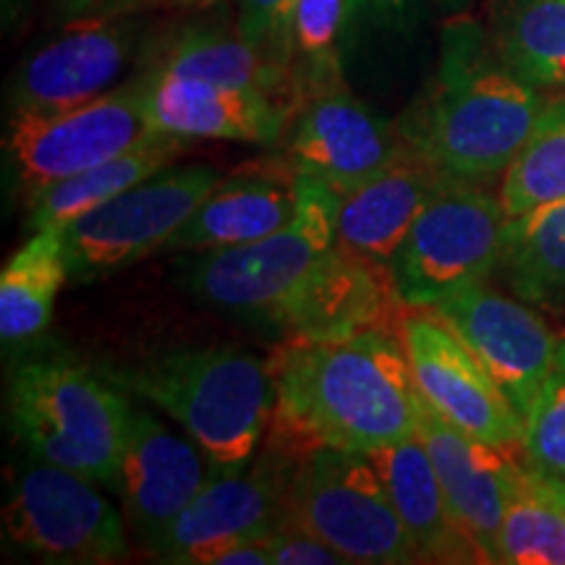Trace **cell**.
I'll return each mask as SVG.
<instances>
[{
	"label": "cell",
	"mask_w": 565,
	"mask_h": 565,
	"mask_svg": "<svg viewBox=\"0 0 565 565\" xmlns=\"http://www.w3.org/2000/svg\"><path fill=\"white\" fill-rule=\"evenodd\" d=\"M267 435L288 448L370 450L419 435L424 398L398 330L335 341H282L270 356Z\"/></svg>",
	"instance_id": "6da1fadb"
},
{
	"label": "cell",
	"mask_w": 565,
	"mask_h": 565,
	"mask_svg": "<svg viewBox=\"0 0 565 565\" xmlns=\"http://www.w3.org/2000/svg\"><path fill=\"white\" fill-rule=\"evenodd\" d=\"M545 103L498 58L477 21L456 17L443 26L433 79L395 129L404 150L448 179L490 183L524 147Z\"/></svg>",
	"instance_id": "7a4b0ae2"
},
{
	"label": "cell",
	"mask_w": 565,
	"mask_h": 565,
	"mask_svg": "<svg viewBox=\"0 0 565 565\" xmlns=\"http://www.w3.org/2000/svg\"><path fill=\"white\" fill-rule=\"evenodd\" d=\"M121 391L168 414L207 456L212 475L238 471L257 454L273 422L270 359L212 345L154 353L124 366H100Z\"/></svg>",
	"instance_id": "3957f363"
},
{
	"label": "cell",
	"mask_w": 565,
	"mask_h": 565,
	"mask_svg": "<svg viewBox=\"0 0 565 565\" xmlns=\"http://www.w3.org/2000/svg\"><path fill=\"white\" fill-rule=\"evenodd\" d=\"M134 404L129 393L61 353L21 362L9 383V422L38 461L108 487L121 461Z\"/></svg>",
	"instance_id": "277c9868"
},
{
	"label": "cell",
	"mask_w": 565,
	"mask_h": 565,
	"mask_svg": "<svg viewBox=\"0 0 565 565\" xmlns=\"http://www.w3.org/2000/svg\"><path fill=\"white\" fill-rule=\"evenodd\" d=\"M338 202L333 189L299 175V210L291 223L259 242L194 252L183 265V286L221 312L267 324L335 246Z\"/></svg>",
	"instance_id": "5b68a950"
},
{
	"label": "cell",
	"mask_w": 565,
	"mask_h": 565,
	"mask_svg": "<svg viewBox=\"0 0 565 565\" xmlns=\"http://www.w3.org/2000/svg\"><path fill=\"white\" fill-rule=\"evenodd\" d=\"M286 521L330 545L345 563H424L383 477L362 450L315 445L296 458Z\"/></svg>",
	"instance_id": "8992f818"
},
{
	"label": "cell",
	"mask_w": 565,
	"mask_h": 565,
	"mask_svg": "<svg viewBox=\"0 0 565 565\" xmlns=\"http://www.w3.org/2000/svg\"><path fill=\"white\" fill-rule=\"evenodd\" d=\"M505 210L482 181L445 179L387 263L406 309H433L484 282L503 252Z\"/></svg>",
	"instance_id": "52a82bcc"
},
{
	"label": "cell",
	"mask_w": 565,
	"mask_h": 565,
	"mask_svg": "<svg viewBox=\"0 0 565 565\" xmlns=\"http://www.w3.org/2000/svg\"><path fill=\"white\" fill-rule=\"evenodd\" d=\"M103 484L32 458L19 471L3 511L13 545L45 563L116 565L131 557L124 511Z\"/></svg>",
	"instance_id": "ba28073f"
},
{
	"label": "cell",
	"mask_w": 565,
	"mask_h": 565,
	"mask_svg": "<svg viewBox=\"0 0 565 565\" xmlns=\"http://www.w3.org/2000/svg\"><path fill=\"white\" fill-rule=\"evenodd\" d=\"M145 74L74 108L13 113L6 160L26 196L116 158L154 129L147 124Z\"/></svg>",
	"instance_id": "9c48e42d"
},
{
	"label": "cell",
	"mask_w": 565,
	"mask_h": 565,
	"mask_svg": "<svg viewBox=\"0 0 565 565\" xmlns=\"http://www.w3.org/2000/svg\"><path fill=\"white\" fill-rule=\"evenodd\" d=\"M223 175L212 166H168L63 228L68 275L92 282L166 249Z\"/></svg>",
	"instance_id": "30bf717a"
},
{
	"label": "cell",
	"mask_w": 565,
	"mask_h": 565,
	"mask_svg": "<svg viewBox=\"0 0 565 565\" xmlns=\"http://www.w3.org/2000/svg\"><path fill=\"white\" fill-rule=\"evenodd\" d=\"M303 450L267 437L265 454L238 471L212 475L173 521L152 557L171 565H215L225 550L265 540L286 521V494Z\"/></svg>",
	"instance_id": "8fae6325"
},
{
	"label": "cell",
	"mask_w": 565,
	"mask_h": 565,
	"mask_svg": "<svg viewBox=\"0 0 565 565\" xmlns=\"http://www.w3.org/2000/svg\"><path fill=\"white\" fill-rule=\"evenodd\" d=\"M280 145L296 175L322 183L338 196L404 152L395 124L359 100L345 76L296 97Z\"/></svg>",
	"instance_id": "7c38bea8"
},
{
	"label": "cell",
	"mask_w": 565,
	"mask_h": 565,
	"mask_svg": "<svg viewBox=\"0 0 565 565\" xmlns=\"http://www.w3.org/2000/svg\"><path fill=\"white\" fill-rule=\"evenodd\" d=\"M398 335L424 404L475 440L521 450L524 416L440 315L406 309Z\"/></svg>",
	"instance_id": "4fadbf2b"
},
{
	"label": "cell",
	"mask_w": 565,
	"mask_h": 565,
	"mask_svg": "<svg viewBox=\"0 0 565 565\" xmlns=\"http://www.w3.org/2000/svg\"><path fill=\"white\" fill-rule=\"evenodd\" d=\"M137 47L131 13L68 21L63 32L32 51L9 82V116L47 113L89 103L116 87Z\"/></svg>",
	"instance_id": "5bb4252c"
},
{
	"label": "cell",
	"mask_w": 565,
	"mask_h": 565,
	"mask_svg": "<svg viewBox=\"0 0 565 565\" xmlns=\"http://www.w3.org/2000/svg\"><path fill=\"white\" fill-rule=\"evenodd\" d=\"M433 312L461 335L515 412L526 416L561 356V338L547 322L519 296L511 299L484 282L448 296Z\"/></svg>",
	"instance_id": "9a60e30c"
},
{
	"label": "cell",
	"mask_w": 565,
	"mask_h": 565,
	"mask_svg": "<svg viewBox=\"0 0 565 565\" xmlns=\"http://www.w3.org/2000/svg\"><path fill=\"white\" fill-rule=\"evenodd\" d=\"M210 477L207 456L192 437L175 435L152 412L134 406L110 490L121 500L129 532L147 553H154Z\"/></svg>",
	"instance_id": "2e32d148"
},
{
	"label": "cell",
	"mask_w": 565,
	"mask_h": 565,
	"mask_svg": "<svg viewBox=\"0 0 565 565\" xmlns=\"http://www.w3.org/2000/svg\"><path fill=\"white\" fill-rule=\"evenodd\" d=\"M406 307L385 265L333 246L273 315L282 341H335L370 330H398Z\"/></svg>",
	"instance_id": "e0dca14e"
},
{
	"label": "cell",
	"mask_w": 565,
	"mask_h": 565,
	"mask_svg": "<svg viewBox=\"0 0 565 565\" xmlns=\"http://www.w3.org/2000/svg\"><path fill=\"white\" fill-rule=\"evenodd\" d=\"M419 440L427 448L458 526L482 563H498V536L508 494L524 469L519 450L475 440L424 404Z\"/></svg>",
	"instance_id": "ac0fdd59"
},
{
	"label": "cell",
	"mask_w": 565,
	"mask_h": 565,
	"mask_svg": "<svg viewBox=\"0 0 565 565\" xmlns=\"http://www.w3.org/2000/svg\"><path fill=\"white\" fill-rule=\"evenodd\" d=\"M145 108L150 129L179 139H228L280 145L291 105L257 89L145 71Z\"/></svg>",
	"instance_id": "d6986e66"
},
{
	"label": "cell",
	"mask_w": 565,
	"mask_h": 565,
	"mask_svg": "<svg viewBox=\"0 0 565 565\" xmlns=\"http://www.w3.org/2000/svg\"><path fill=\"white\" fill-rule=\"evenodd\" d=\"M299 210V175L286 158L223 175L192 212L168 252L233 249L280 231Z\"/></svg>",
	"instance_id": "ffe728a7"
},
{
	"label": "cell",
	"mask_w": 565,
	"mask_h": 565,
	"mask_svg": "<svg viewBox=\"0 0 565 565\" xmlns=\"http://www.w3.org/2000/svg\"><path fill=\"white\" fill-rule=\"evenodd\" d=\"M445 179L448 175L427 160L404 150L383 171L341 194L335 244L387 267L424 204L433 200Z\"/></svg>",
	"instance_id": "44dd1931"
},
{
	"label": "cell",
	"mask_w": 565,
	"mask_h": 565,
	"mask_svg": "<svg viewBox=\"0 0 565 565\" xmlns=\"http://www.w3.org/2000/svg\"><path fill=\"white\" fill-rule=\"evenodd\" d=\"M395 511L419 547L424 563H482L479 550L458 526L440 479L419 435L370 450Z\"/></svg>",
	"instance_id": "7402d4cb"
},
{
	"label": "cell",
	"mask_w": 565,
	"mask_h": 565,
	"mask_svg": "<svg viewBox=\"0 0 565 565\" xmlns=\"http://www.w3.org/2000/svg\"><path fill=\"white\" fill-rule=\"evenodd\" d=\"M183 147H186V139L152 131L131 150L116 154V158L89 168V171L68 175V179L40 189L30 196L32 228H66L76 217L116 200L118 194L129 192L131 186L171 166V160L183 152Z\"/></svg>",
	"instance_id": "603a6c76"
},
{
	"label": "cell",
	"mask_w": 565,
	"mask_h": 565,
	"mask_svg": "<svg viewBox=\"0 0 565 565\" xmlns=\"http://www.w3.org/2000/svg\"><path fill=\"white\" fill-rule=\"evenodd\" d=\"M152 71L183 76V79L225 84V87L257 89L280 97L294 110L291 71L259 53L238 32L228 34L217 26L183 30L154 55Z\"/></svg>",
	"instance_id": "cb8c5ba5"
},
{
	"label": "cell",
	"mask_w": 565,
	"mask_h": 565,
	"mask_svg": "<svg viewBox=\"0 0 565 565\" xmlns=\"http://www.w3.org/2000/svg\"><path fill=\"white\" fill-rule=\"evenodd\" d=\"M68 259L63 228H42L17 249L0 273V341L17 349L45 333L66 286Z\"/></svg>",
	"instance_id": "d4e9b609"
},
{
	"label": "cell",
	"mask_w": 565,
	"mask_h": 565,
	"mask_svg": "<svg viewBox=\"0 0 565 565\" xmlns=\"http://www.w3.org/2000/svg\"><path fill=\"white\" fill-rule=\"evenodd\" d=\"M498 273L521 301L550 312L565 309V200L505 223Z\"/></svg>",
	"instance_id": "484cf974"
},
{
	"label": "cell",
	"mask_w": 565,
	"mask_h": 565,
	"mask_svg": "<svg viewBox=\"0 0 565 565\" xmlns=\"http://www.w3.org/2000/svg\"><path fill=\"white\" fill-rule=\"evenodd\" d=\"M498 58L536 89H565V0H490Z\"/></svg>",
	"instance_id": "4316f807"
},
{
	"label": "cell",
	"mask_w": 565,
	"mask_h": 565,
	"mask_svg": "<svg viewBox=\"0 0 565 565\" xmlns=\"http://www.w3.org/2000/svg\"><path fill=\"white\" fill-rule=\"evenodd\" d=\"M498 563L565 565V508L545 479L521 469L508 494L498 536Z\"/></svg>",
	"instance_id": "83f0119b"
},
{
	"label": "cell",
	"mask_w": 565,
	"mask_h": 565,
	"mask_svg": "<svg viewBox=\"0 0 565 565\" xmlns=\"http://www.w3.org/2000/svg\"><path fill=\"white\" fill-rule=\"evenodd\" d=\"M505 217L565 200V97L547 100L519 154L500 175Z\"/></svg>",
	"instance_id": "f1b7e54d"
},
{
	"label": "cell",
	"mask_w": 565,
	"mask_h": 565,
	"mask_svg": "<svg viewBox=\"0 0 565 565\" xmlns=\"http://www.w3.org/2000/svg\"><path fill=\"white\" fill-rule=\"evenodd\" d=\"M345 0H299L294 13L291 89L294 100L317 84L345 76L341 55Z\"/></svg>",
	"instance_id": "f546056e"
},
{
	"label": "cell",
	"mask_w": 565,
	"mask_h": 565,
	"mask_svg": "<svg viewBox=\"0 0 565 565\" xmlns=\"http://www.w3.org/2000/svg\"><path fill=\"white\" fill-rule=\"evenodd\" d=\"M427 0H345L341 55L343 66L387 53L412 40Z\"/></svg>",
	"instance_id": "4dcf8cb0"
},
{
	"label": "cell",
	"mask_w": 565,
	"mask_h": 565,
	"mask_svg": "<svg viewBox=\"0 0 565 565\" xmlns=\"http://www.w3.org/2000/svg\"><path fill=\"white\" fill-rule=\"evenodd\" d=\"M521 461L532 475L565 482V343L561 341L555 372L524 416Z\"/></svg>",
	"instance_id": "1f68e13d"
},
{
	"label": "cell",
	"mask_w": 565,
	"mask_h": 565,
	"mask_svg": "<svg viewBox=\"0 0 565 565\" xmlns=\"http://www.w3.org/2000/svg\"><path fill=\"white\" fill-rule=\"evenodd\" d=\"M296 3L299 0H238L236 32L288 71H291Z\"/></svg>",
	"instance_id": "d6a6232c"
},
{
	"label": "cell",
	"mask_w": 565,
	"mask_h": 565,
	"mask_svg": "<svg viewBox=\"0 0 565 565\" xmlns=\"http://www.w3.org/2000/svg\"><path fill=\"white\" fill-rule=\"evenodd\" d=\"M265 545L270 550L273 565H341L343 555L333 547L317 540L312 532L301 529L294 521H282L270 536H265Z\"/></svg>",
	"instance_id": "836d02e7"
},
{
	"label": "cell",
	"mask_w": 565,
	"mask_h": 565,
	"mask_svg": "<svg viewBox=\"0 0 565 565\" xmlns=\"http://www.w3.org/2000/svg\"><path fill=\"white\" fill-rule=\"evenodd\" d=\"M215 565H273V561L265 540H252L225 550V553L215 561Z\"/></svg>",
	"instance_id": "e575fe53"
},
{
	"label": "cell",
	"mask_w": 565,
	"mask_h": 565,
	"mask_svg": "<svg viewBox=\"0 0 565 565\" xmlns=\"http://www.w3.org/2000/svg\"><path fill=\"white\" fill-rule=\"evenodd\" d=\"M100 3L103 0H51L55 19L63 21V24L92 17V13H97V9H100Z\"/></svg>",
	"instance_id": "d590c367"
},
{
	"label": "cell",
	"mask_w": 565,
	"mask_h": 565,
	"mask_svg": "<svg viewBox=\"0 0 565 565\" xmlns=\"http://www.w3.org/2000/svg\"><path fill=\"white\" fill-rule=\"evenodd\" d=\"M154 0H103L97 13H105V17H118V13H134L145 6H152Z\"/></svg>",
	"instance_id": "8d00e7d4"
},
{
	"label": "cell",
	"mask_w": 565,
	"mask_h": 565,
	"mask_svg": "<svg viewBox=\"0 0 565 565\" xmlns=\"http://www.w3.org/2000/svg\"><path fill=\"white\" fill-rule=\"evenodd\" d=\"M0 3H3V24L11 26L17 24L21 13L30 6V0H0Z\"/></svg>",
	"instance_id": "74e56055"
},
{
	"label": "cell",
	"mask_w": 565,
	"mask_h": 565,
	"mask_svg": "<svg viewBox=\"0 0 565 565\" xmlns=\"http://www.w3.org/2000/svg\"><path fill=\"white\" fill-rule=\"evenodd\" d=\"M542 479V477H540ZM545 484L550 487V492L555 494V500L565 508V482H550V479H545Z\"/></svg>",
	"instance_id": "f35d334b"
},
{
	"label": "cell",
	"mask_w": 565,
	"mask_h": 565,
	"mask_svg": "<svg viewBox=\"0 0 565 565\" xmlns=\"http://www.w3.org/2000/svg\"><path fill=\"white\" fill-rule=\"evenodd\" d=\"M173 3L189 6V9H210V6H215L217 0H173Z\"/></svg>",
	"instance_id": "ab89813d"
},
{
	"label": "cell",
	"mask_w": 565,
	"mask_h": 565,
	"mask_svg": "<svg viewBox=\"0 0 565 565\" xmlns=\"http://www.w3.org/2000/svg\"><path fill=\"white\" fill-rule=\"evenodd\" d=\"M437 3L445 6V9H448V11H461V9H466V6L471 3V0H437Z\"/></svg>",
	"instance_id": "60d3db41"
}]
</instances>
